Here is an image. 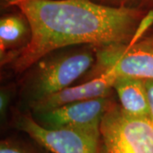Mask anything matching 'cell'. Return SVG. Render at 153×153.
<instances>
[{
	"instance_id": "cell-1",
	"label": "cell",
	"mask_w": 153,
	"mask_h": 153,
	"mask_svg": "<svg viewBox=\"0 0 153 153\" xmlns=\"http://www.w3.org/2000/svg\"><path fill=\"white\" fill-rule=\"evenodd\" d=\"M16 7L33 33L31 43L9 65L19 75L55 49L129 44L148 11L111 8L90 0H22Z\"/></svg>"
},
{
	"instance_id": "cell-2",
	"label": "cell",
	"mask_w": 153,
	"mask_h": 153,
	"mask_svg": "<svg viewBox=\"0 0 153 153\" xmlns=\"http://www.w3.org/2000/svg\"><path fill=\"white\" fill-rule=\"evenodd\" d=\"M96 61L92 44L73 45L44 55L22 74L20 96L27 111L36 102L79 82Z\"/></svg>"
},
{
	"instance_id": "cell-3",
	"label": "cell",
	"mask_w": 153,
	"mask_h": 153,
	"mask_svg": "<svg viewBox=\"0 0 153 153\" xmlns=\"http://www.w3.org/2000/svg\"><path fill=\"white\" fill-rule=\"evenodd\" d=\"M94 47L96 61L79 82L105 75L153 79V32L129 44Z\"/></svg>"
},
{
	"instance_id": "cell-4",
	"label": "cell",
	"mask_w": 153,
	"mask_h": 153,
	"mask_svg": "<svg viewBox=\"0 0 153 153\" xmlns=\"http://www.w3.org/2000/svg\"><path fill=\"white\" fill-rule=\"evenodd\" d=\"M103 153H153V121L125 112L117 102L104 116Z\"/></svg>"
},
{
	"instance_id": "cell-5",
	"label": "cell",
	"mask_w": 153,
	"mask_h": 153,
	"mask_svg": "<svg viewBox=\"0 0 153 153\" xmlns=\"http://www.w3.org/2000/svg\"><path fill=\"white\" fill-rule=\"evenodd\" d=\"M13 125L51 153H103L100 132L77 128H46L28 111H17Z\"/></svg>"
},
{
	"instance_id": "cell-6",
	"label": "cell",
	"mask_w": 153,
	"mask_h": 153,
	"mask_svg": "<svg viewBox=\"0 0 153 153\" xmlns=\"http://www.w3.org/2000/svg\"><path fill=\"white\" fill-rule=\"evenodd\" d=\"M117 103L113 94L31 114L38 124L46 128H77L100 132V124L104 116Z\"/></svg>"
},
{
	"instance_id": "cell-7",
	"label": "cell",
	"mask_w": 153,
	"mask_h": 153,
	"mask_svg": "<svg viewBox=\"0 0 153 153\" xmlns=\"http://www.w3.org/2000/svg\"><path fill=\"white\" fill-rule=\"evenodd\" d=\"M115 78L116 77L112 75H105L88 82L71 85L36 102L31 105L27 111L31 113L43 112L65 105L113 95L115 92L112 83Z\"/></svg>"
},
{
	"instance_id": "cell-8",
	"label": "cell",
	"mask_w": 153,
	"mask_h": 153,
	"mask_svg": "<svg viewBox=\"0 0 153 153\" xmlns=\"http://www.w3.org/2000/svg\"><path fill=\"white\" fill-rule=\"evenodd\" d=\"M32 27L27 16L18 11L3 15L0 19V62L9 66L31 43Z\"/></svg>"
},
{
	"instance_id": "cell-9",
	"label": "cell",
	"mask_w": 153,
	"mask_h": 153,
	"mask_svg": "<svg viewBox=\"0 0 153 153\" xmlns=\"http://www.w3.org/2000/svg\"><path fill=\"white\" fill-rule=\"evenodd\" d=\"M119 105L128 114L144 118H151L145 79L117 76L112 83Z\"/></svg>"
},
{
	"instance_id": "cell-10",
	"label": "cell",
	"mask_w": 153,
	"mask_h": 153,
	"mask_svg": "<svg viewBox=\"0 0 153 153\" xmlns=\"http://www.w3.org/2000/svg\"><path fill=\"white\" fill-rule=\"evenodd\" d=\"M30 138V137H29ZM0 153H51L33 139L6 137L0 142Z\"/></svg>"
},
{
	"instance_id": "cell-11",
	"label": "cell",
	"mask_w": 153,
	"mask_h": 153,
	"mask_svg": "<svg viewBox=\"0 0 153 153\" xmlns=\"http://www.w3.org/2000/svg\"><path fill=\"white\" fill-rule=\"evenodd\" d=\"M98 4L119 8L147 11L153 9V0H90Z\"/></svg>"
},
{
	"instance_id": "cell-12",
	"label": "cell",
	"mask_w": 153,
	"mask_h": 153,
	"mask_svg": "<svg viewBox=\"0 0 153 153\" xmlns=\"http://www.w3.org/2000/svg\"><path fill=\"white\" fill-rule=\"evenodd\" d=\"M13 90L14 88L8 86V87H2L0 92V117L1 121H4L7 117L8 111L10 109L12 97H13Z\"/></svg>"
},
{
	"instance_id": "cell-13",
	"label": "cell",
	"mask_w": 153,
	"mask_h": 153,
	"mask_svg": "<svg viewBox=\"0 0 153 153\" xmlns=\"http://www.w3.org/2000/svg\"><path fill=\"white\" fill-rule=\"evenodd\" d=\"M145 87L146 90L150 116L151 119L153 121V79H145Z\"/></svg>"
},
{
	"instance_id": "cell-14",
	"label": "cell",
	"mask_w": 153,
	"mask_h": 153,
	"mask_svg": "<svg viewBox=\"0 0 153 153\" xmlns=\"http://www.w3.org/2000/svg\"><path fill=\"white\" fill-rule=\"evenodd\" d=\"M22 0H1V4L3 7H10V6H17L19 3Z\"/></svg>"
},
{
	"instance_id": "cell-15",
	"label": "cell",
	"mask_w": 153,
	"mask_h": 153,
	"mask_svg": "<svg viewBox=\"0 0 153 153\" xmlns=\"http://www.w3.org/2000/svg\"><path fill=\"white\" fill-rule=\"evenodd\" d=\"M19 4H20V3H19Z\"/></svg>"
}]
</instances>
